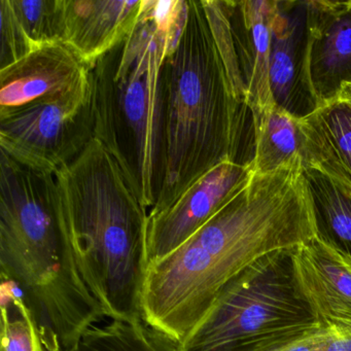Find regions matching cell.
<instances>
[{"instance_id": "obj_1", "label": "cell", "mask_w": 351, "mask_h": 351, "mask_svg": "<svg viewBox=\"0 0 351 351\" xmlns=\"http://www.w3.org/2000/svg\"><path fill=\"white\" fill-rule=\"evenodd\" d=\"M315 238L301 165L254 173L250 184L182 245L147 267V324L180 342L223 287L261 256Z\"/></svg>"}, {"instance_id": "obj_2", "label": "cell", "mask_w": 351, "mask_h": 351, "mask_svg": "<svg viewBox=\"0 0 351 351\" xmlns=\"http://www.w3.org/2000/svg\"><path fill=\"white\" fill-rule=\"evenodd\" d=\"M188 10L189 0H143L134 27L90 69L94 138L149 213L163 178L165 62Z\"/></svg>"}, {"instance_id": "obj_3", "label": "cell", "mask_w": 351, "mask_h": 351, "mask_svg": "<svg viewBox=\"0 0 351 351\" xmlns=\"http://www.w3.org/2000/svg\"><path fill=\"white\" fill-rule=\"evenodd\" d=\"M0 268L21 289L51 351L69 350L106 317L77 268L55 174L1 151Z\"/></svg>"}, {"instance_id": "obj_4", "label": "cell", "mask_w": 351, "mask_h": 351, "mask_svg": "<svg viewBox=\"0 0 351 351\" xmlns=\"http://www.w3.org/2000/svg\"><path fill=\"white\" fill-rule=\"evenodd\" d=\"M55 178L65 228L88 289L108 317L143 319L149 210L96 138Z\"/></svg>"}, {"instance_id": "obj_5", "label": "cell", "mask_w": 351, "mask_h": 351, "mask_svg": "<svg viewBox=\"0 0 351 351\" xmlns=\"http://www.w3.org/2000/svg\"><path fill=\"white\" fill-rule=\"evenodd\" d=\"M163 178L149 215L169 208L199 178L240 154L250 108L238 101L201 0L165 62ZM248 165V164H245Z\"/></svg>"}, {"instance_id": "obj_6", "label": "cell", "mask_w": 351, "mask_h": 351, "mask_svg": "<svg viewBox=\"0 0 351 351\" xmlns=\"http://www.w3.org/2000/svg\"><path fill=\"white\" fill-rule=\"evenodd\" d=\"M295 247L269 252L236 275L178 351H280L322 330L298 281Z\"/></svg>"}, {"instance_id": "obj_7", "label": "cell", "mask_w": 351, "mask_h": 351, "mask_svg": "<svg viewBox=\"0 0 351 351\" xmlns=\"http://www.w3.org/2000/svg\"><path fill=\"white\" fill-rule=\"evenodd\" d=\"M94 138L91 83L0 114V151L27 167L56 174Z\"/></svg>"}, {"instance_id": "obj_8", "label": "cell", "mask_w": 351, "mask_h": 351, "mask_svg": "<svg viewBox=\"0 0 351 351\" xmlns=\"http://www.w3.org/2000/svg\"><path fill=\"white\" fill-rule=\"evenodd\" d=\"M238 101L258 124L275 106L271 93V40L278 0H201Z\"/></svg>"}, {"instance_id": "obj_9", "label": "cell", "mask_w": 351, "mask_h": 351, "mask_svg": "<svg viewBox=\"0 0 351 351\" xmlns=\"http://www.w3.org/2000/svg\"><path fill=\"white\" fill-rule=\"evenodd\" d=\"M254 165L223 162L193 184L169 208L149 215L147 260H161L208 223L250 184Z\"/></svg>"}, {"instance_id": "obj_10", "label": "cell", "mask_w": 351, "mask_h": 351, "mask_svg": "<svg viewBox=\"0 0 351 351\" xmlns=\"http://www.w3.org/2000/svg\"><path fill=\"white\" fill-rule=\"evenodd\" d=\"M307 1L278 0L271 40V93L275 106L299 120L319 108L309 73Z\"/></svg>"}, {"instance_id": "obj_11", "label": "cell", "mask_w": 351, "mask_h": 351, "mask_svg": "<svg viewBox=\"0 0 351 351\" xmlns=\"http://www.w3.org/2000/svg\"><path fill=\"white\" fill-rule=\"evenodd\" d=\"M90 66L64 40H53L0 69V114L64 95L90 82Z\"/></svg>"}, {"instance_id": "obj_12", "label": "cell", "mask_w": 351, "mask_h": 351, "mask_svg": "<svg viewBox=\"0 0 351 351\" xmlns=\"http://www.w3.org/2000/svg\"><path fill=\"white\" fill-rule=\"evenodd\" d=\"M309 73L320 108L351 84L350 1L307 0Z\"/></svg>"}, {"instance_id": "obj_13", "label": "cell", "mask_w": 351, "mask_h": 351, "mask_svg": "<svg viewBox=\"0 0 351 351\" xmlns=\"http://www.w3.org/2000/svg\"><path fill=\"white\" fill-rule=\"evenodd\" d=\"M298 281L322 328L351 330V269L316 238L295 247Z\"/></svg>"}, {"instance_id": "obj_14", "label": "cell", "mask_w": 351, "mask_h": 351, "mask_svg": "<svg viewBox=\"0 0 351 351\" xmlns=\"http://www.w3.org/2000/svg\"><path fill=\"white\" fill-rule=\"evenodd\" d=\"M143 0H63V40L91 69L134 27Z\"/></svg>"}, {"instance_id": "obj_15", "label": "cell", "mask_w": 351, "mask_h": 351, "mask_svg": "<svg viewBox=\"0 0 351 351\" xmlns=\"http://www.w3.org/2000/svg\"><path fill=\"white\" fill-rule=\"evenodd\" d=\"M303 168H317L351 186V104L343 98L302 120Z\"/></svg>"}, {"instance_id": "obj_16", "label": "cell", "mask_w": 351, "mask_h": 351, "mask_svg": "<svg viewBox=\"0 0 351 351\" xmlns=\"http://www.w3.org/2000/svg\"><path fill=\"white\" fill-rule=\"evenodd\" d=\"M315 238L351 260V186L317 168H303Z\"/></svg>"}, {"instance_id": "obj_17", "label": "cell", "mask_w": 351, "mask_h": 351, "mask_svg": "<svg viewBox=\"0 0 351 351\" xmlns=\"http://www.w3.org/2000/svg\"><path fill=\"white\" fill-rule=\"evenodd\" d=\"M254 173L268 174L301 165L305 152L302 120L277 106L254 126Z\"/></svg>"}, {"instance_id": "obj_18", "label": "cell", "mask_w": 351, "mask_h": 351, "mask_svg": "<svg viewBox=\"0 0 351 351\" xmlns=\"http://www.w3.org/2000/svg\"><path fill=\"white\" fill-rule=\"evenodd\" d=\"M178 343L145 320L112 319L86 330L66 351H178Z\"/></svg>"}, {"instance_id": "obj_19", "label": "cell", "mask_w": 351, "mask_h": 351, "mask_svg": "<svg viewBox=\"0 0 351 351\" xmlns=\"http://www.w3.org/2000/svg\"><path fill=\"white\" fill-rule=\"evenodd\" d=\"M0 351H51L40 322L21 289L1 277Z\"/></svg>"}, {"instance_id": "obj_20", "label": "cell", "mask_w": 351, "mask_h": 351, "mask_svg": "<svg viewBox=\"0 0 351 351\" xmlns=\"http://www.w3.org/2000/svg\"><path fill=\"white\" fill-rule=\"evenodd\" d=\"M10 5L34 50L63 40V0H10Z\"/></svg>"}, {"instance_id": "obj_21", "label": "cell", "mask_w": 351, "mask_h": 351, "mask_svg": "<svg viewBox=\"0 0 351 351\" xmlns=\"http://www.w3.org/2000/svg\"><path fill=\"white\" fill-rule=\"evenodd\" d=\"M0 69H3L29 54L34 48L18 23L10 5V0H0Z\"/></svg>"}, {"instance_id": "obj_22", "label": "cell", "mask_w": 351, "mask_h": 351, "mask_svg": "<svg viewBox=\"0 0 351 351\" xmlns=\"http://www.w3.org/2000/svg\"><path fill=\"white\" fill-rule=\"evenodd\" d=\"M280 351H351V330L322 328Z\"/></svg>"}, {"instance_id": "obj_23", "label": "cell", "mask_w": 351, "mask_h": 351, "mask_svg": "<svg viewBox=\"0 0 351 351\" xmlns=\"http://www.w3.org/2000/svg\"><path fill=\"white\" fill-rule=\"evenodd\" d=\"M340 98L347 100L351 104V84H346L343 87L342 93H341Z\"/></svg>"}, {"instance_id": "obj_24", "label": "cell", "mask_w": 351, "mask_h": 351, "mask_svg": "<svg viewBox=\"0 0 351 351\" xmlns=\"http://www.w3.org/2000/svg\"><path fill=\"white\" fill-rule=\"evenodd\" d=\"M343 258H344V256H343ZM344 260H345V262L347 263V265H348L349 268L351 269V260H350V258H344Z\"/></svg>"}, {"instance_id": "obj_25", "label": "cell", "mask_w": 351, "mask_h": 351, "mask_svg": "<svg viewBox=\"0 0 351 351\" xmlns=\"http://www.w3.org/2000/svg\"><path fill=\"white\" fill-rule=\"evenodd\" d=\"M349 1H350V5H351V0H349Z\"/></svg>"}]
</instances>
